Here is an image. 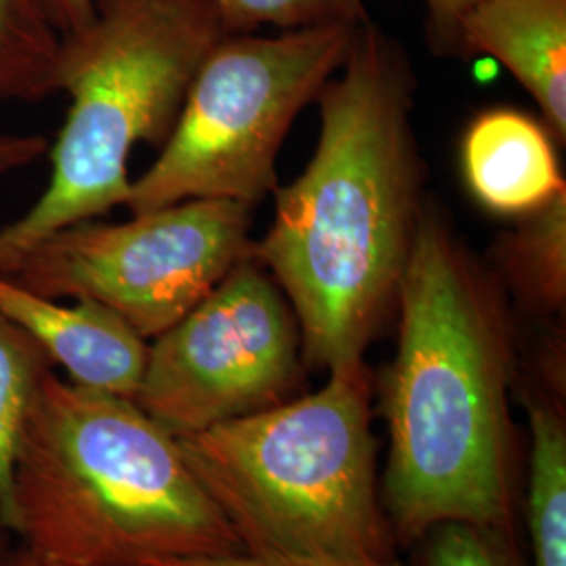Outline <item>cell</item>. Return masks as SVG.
I'll return each mask as SVG.
<instances>
[{"label":"cell","instance_id":"1","mask_svg":"<svg viewBox=\"0 0 566 566\" xmlns=\"http://www.w3.org/2000/svg\"><path fill=\"white\" fill-rule=\"evenodd\" d=\"M413 93L403 46L361 21L315 102L313 158L275 189V217L252 254L298 319L304 365L364 361L397 306L426 208Z\"/></svg>","mask_w":566,"mask_h":566},{"label":"cell","instance_id":"2","mask_svg":"<svg viewBox=\"0 0 566 566\" xmlns=\"http://www.w3.org/2000/svg\"><path fill=\"white\" fill-rule=\"evenodd\" d=\"M382 380V504L401 547L441 525L514 535V336L504 285L426 203Z\"/></svg>","mask_w":566,"mask_h":566},{"label":"cell","instance_id":"3","mask_svg":"<svg viewBox=\"0 0 566 566\" xmlns=\"http://www.w3.org/2000/svg\"><path fill=\"white\" fill-rule=\"evenodd\" d=\"M13 535L42 566L242 552L179 439L128 397L44 376L13 464Z\"/></svg>","mask_w":566,"mask_h":566},{"label":"cell","instance_id":"4","mask_svg":"<svg viewBox=\"0 0 566 566\" xmlns=\"http://www.w3.org/2000/svg\"><path fill=\"white\" fill-rule=\"evenodd\" d=\"M179 446L243 554L269 566H405L382 504L365 361Z\"/></svg>","mask_w":566,"mask_h":566},{"label":"cell","instance_id":"5","mask_svg":"<svg viewBox=\"0 0 566 566\" xmlns=\"http://www.w3.org/2000/svg\"><path fill=\"white\" fill-rule=\"evenodd\" d=\"M227 36L217 0H91L60 36L55 93L70 99L41 198L0 227V273L67 224L99 219L130 193L137 145L163 147L206 57Z\"/></svg>","mask_w":566,"mask_h":566},{"label":"cell","instance_id":"6","mask_svg":"<svg viewBox=\"0 0 566 566\" xmlns=\"http://www.w3.org/2000/svg\"><path fill=\"white\" fill-rule=\"evenodd\" d=\"M359 23L227 34L203 61L158 160L133 181L124 206L133 214L185 200L254 208L275 193L283 142L340 70Z\"/></svg>","mask_w":566,"mask_h":566},{"label":"cell","instance_id":"7","mask_svg":"<svg viewBox=\"0 0 566 566\" xmlns=\"http://www.w3.org/2000/svg\"><path fill=\"white\" fill-rule=\"evenodd\" d=\"M252 208L231 200H185L137 212L124 223L61 227L9 273L57 301L88 298L154 340L252 254Z\"/></svg>","mask_w":566,"mask_h":566},{"label":"cell","instance_id":"8","mask_svg":"<svg viewBox=\"0 0 566 566\" xmlns=\"http://www.w3.org/2000/svg\"><path fill=\"white\" fill-rule=\"evenodd\" d=\"M301 325L254 254L185 317L149 340L135 403L177 439L294 399Z\"/></svg>","mask_w":566,"mask_h":566},{"label":"cell","instance_id":"9","mask_svg":"<svg viewBox=\"0 0 566 566\" xmlns=\"http://www.w3.org/2000/svg\"><path fill=\"white\" fill-rule=\"evenodd\" d=\"M0 315L39 344L74 385L135 399L149 340L105 304L63 303L0 273Z\"/></svg>","mask_w":566,"mask_h":566},{"label":"cell","instance_id":"10","mask_svg":"<svg viewBox=\"0 0 566 566\" xmlns=\"http://www.w3.org/2000/svg\"><path fill=\"white\" fill-rule=\"evenodd\" d=\"M449 42L507 67L565 145L566 0H476Z\"/></svg>","mask_w":566,"mask_h":566},{"label":"cell","instance_id":"11","mask_svg":"<svg viewBox=\"0 0 566 566\" xmlns=\"http://www.w3.org/2000/svg\"><path fill=\"white\" fill-rule=\"evenodd\" d=\"M547 126L512 107L470 122L462 139V172L470 193L489 212L525 217L566 191Z\"/></svg>","mask_w":566,"mask_h":566},{"label":"cell","instance_id":"12","mask_svg":"<svg viewBox=\"0 0 566 566\" xmlns=\"http://www.w3.org/2000/svg\"><path fill=\"white\" fill-rule=\"evenodd\" d=\"M565 386L526 392V528L533 566H566Z\"/></svg>","mask_w":566,"mask_h":566},{"label":"cell","instance_id":"13","mask_svg":"<svg viewBox=\"0 0 566 566\" xmlns=\"http://www.w3.org/2000/svg\"><path fill=\"white\" fill-rule=\"evenodd\" d=\"M500 285L539 315L563 313L566 303V191L525 214L495 243Z\"/></svg>","mask_w":566,"mask_h":566},{"label":"cell","instance_id":"14","mask_svg":"<svg viewBox=\"0 0 566 566\" xmlns=\"http://www.w3.org/2000/svg\"><path fill=\"white\" fill-rule=\"evenodd\" d=\"M60 32L39 0H0V103L55 95Z\"/></svg>","mask_w":566,"mask_h":566},{"label":"cell","instance_id":"15","mask_svg":"<svg viewBox=\"0 0 566 566\" xmlns=\"http://www.w3.org/2000/svg\"><path fill=\"white\" fill-rule=\"evenodd\" d=\"M51 359L25 332L0 315V523L13 533V464Z\"/></svg>","mask_w":566,"mask_h":566},{"label":"cell","instance_id":"16","mask_svg":"<svg viewBox=\"0 0 566 566\" xmlns=\"http://www.w3.org/2000/svg\"><path fill=\"white\" fill-rule=\"evenodd\" d=\"M227 34H256L266 25L298 30L367 20L365 0H217Z\"/></svg>","mask_w":566,"mask_h":566},{"label":"cell","instance_id":"17","mask_svg":"<svg viewBox=\"0 0 566 566\" xmlns=\"http://www.w3.org/2000/svg\"><path fill=\"white\" fill-rule=\"evenodd\" d=\"M422 566H523L514 535L474 525H441L420 542Z\"/></svg>","mask_w":566,"mask_h":566},{"label":"cell","instance_id":"18","mask_svg":"<svg viewBox=\"0 0 566 566\" xmlns=\"http://www.w3.org/2000/svg\"><path fill=\"white\" fill-rule=\"evenodd\" d=\"M49 139L42 135L0 133V181L39 163L42 156L49 154Z\"/></svg>","mask_w":566,"mask_h":566},{"label":"cell","instance_id":"19","mask_svg":"<svg viewBox=\"0 0 566 566\" xmlns=\"http://www.w3.org/2000/svg\"><path fill=\"white\" fill-rule=\"evenodd\" d=\"M39 4L60 36L78 30L91 18V0H39Z\"/></svg>","mask_w":566,"mask_h":566},{"label":"cell","instance_id":"20","mask_svg":"<svg viewBox=\"0 0 566 566\" xmlns=\"http://www.w3.org/2000/svg\"><path fill=\"white\" fill-rule=\"evenodd\" d=\"M476 0H424L430 21L441 41H451L458 21Z\"/></svg>","mask_w":566,"mask_h":566},{"label":"cell","instance_id":"21","mask_svg":"<svg viewBox=\"0 0 566 566\" xmlns=\"http://www.w3.org/2000/svg\"><path fill=\"white\" fill-rule=\"evenodd\" d=\"M154 566H269L243 554V552H231V554H212V556H189V558H168L160 560Z\"/></svg>","mask_w":566,"mask_h":566},{"label":"cell","instance_id":"22","mask_svg":"<svg viewBox=\"0 0 566 566\" xmlns=\"http://www.w3.org/2000/svg\"><path fill=\"white\" fill-rule=\"evenodd\" d=\"M0 566H42L25 547L21 546L18 552H7L0 560Z\"/></svg>","mask_w":566,"mask_h":566},{"label":"cell","instance_id":"23","mask_svg":"<svg viewBox=\"0 0 566 566\" xmlns=\"http://www.w3.org/2000/svg\"><path fill=\"white\" fill-rule=\"evenodd\" d=\"M9 535H11V531L0 523V560L7 554V539H9Z\"/></svg>","mask_w":566,"mask_h":566}]
</instances>
